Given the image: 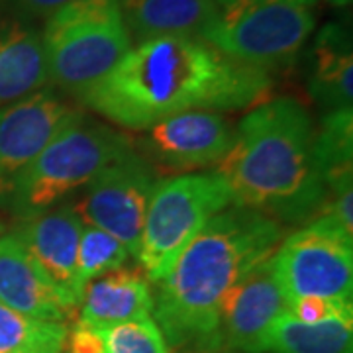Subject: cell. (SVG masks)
<instances>
[{
  "label": "cell",
  "mask_w": 353,
  "mask_h": 353,
  "mask_svg": "<svg viewBox=\"0 0 353 353\" xmlns=\"http://www.w3.org/2000/svg\"><path fill=\"white\" fill-rule=\"evenodd\" d=\"M271 77L238 63L201 38L138 43L83 99L102 118L148 130L189 110H240L269 99Z\"/></svg>",
  "instance_id": "6da1fadb"
},
{
  "label": "cell",
  "mask_w": 353,
  "mask_h": 353,
  "mask_svg": "<svg viewBox=\"0 0 353 353\" xmlns=\"http://www.w3.org/2000/svg\"><path fill=\"white\" fill-rule=\"evenodd\" d=\"M283 238L277 220L228 206L185 248L157 285V324L167 343L214 350L220 306L230 289L271 257Z\"/></svg>",
  "instance_id": "7a4b0ae2"
},
{
  "label": "cell",
  "mask_w": 353,
  "mask_h": 353,
  "mask_svg": "<svg viewBox=\"0 0 353 353\" xmlns=\"http://www.w3.org/2000/svg\"><path fill=\"white\" fill-rule=\"evenodd\" d=\"M314 136L312 118L296 99L265 101L234 130L214 173L226 181L236 206L277 222H301L318 214L326 196Z\"/></svg>",
  "instance_id": "3957f363"
},
{
  "label": "cell",
  "mask_w": 353,
  "mask_h": 353,
  "mask_svg": "<svg viewBox=\"0 0 353 353\" xmlns=\"http://www.w3.org/2000/svg\"><path fill=\"white\" fill-rule=\"evenodd\" d=\"M48 77L81 101L132 50L118 0H75L41 32Z\"/></svg>",
  "instance_id": "277c9868"
},
{
  "label": "cell",
  "mask_w": 353,
  "mask_h": 353,
  "mask_svg": "<svg viewBox=\"0 0 353 353\" xmlns=\"http://www.w3.org/2000/svg\"><path fill=\"white\" fill-rule=\"evenodd\" d=\"M128 152L132 145L124 134L90 122L83 114L51 139L28 167L8 206L22 220L48 212L88 187Z\"/></svg>",
  "instance_id": "5b68a950"
},
{
  "label": "cell",
  "mask_w": 353,
  "mask_h": 353,
  "mask_svg": "<svg viewBox=\"0 0 353 353\" xmlns=\"http://www.w3.org/2000/svg\"><path fill=\"white\" fill-rule=\"evenodd\" d=\"M316 0H250L222 8L202 41L238 63L271 73L294 61L312 36Z\"/></svg>",
  "instance_id": "8992f818"
},
{
  "label": "cell",
  "mask_w": 353,
  "mask_h": 353,
  "mask_svg": "<svg viewBox=\"0 0 353 353\" xmlns=\"http://www.w3.org/2000/svg\"><path fill=\"white\" fill-rule=\"evenodd\" d=\"M230 204L232 194L226 181L216 173H189L157 181L138 252L148 279L159 283L202 228Z\"/></svg>",
  "instance_id": "52a82bcc"
},
{
  "label": "cell",
  "mask_w": 353,
  "mask_h": 353,
  "mask_svg": "<svg viewBox=\"0 0 353 353\" xmlns=\"http://www.w3.org/2000/svg\"><path fill=\"white\" fill-rule=\"evenodd\" d=\"M271 263L287 306L303 296L353 301V238L326 218L283 240Z\"/></svg>",
  "instance_id": "ba28073f"
},
{
  "label": "cell",
  "mask_w": 353,
  "mask_h": 353,
  "mask_svg": "<svg viewBox=\"0 0 353 353\" xmlns=\"http://www.w3.org/2000/svg\"><path fill=\"white\" fill-rule=\"evenodd\" d=\"M155 185L157 179L148 161L128 152L88 183L75 208L85 224L108 232L138 259L141 230Z\"/></svg>",
  "instance_id": "9c48e42d"
},
{
  "label": "cell",
  "mask_w": 353,
  "mask_h": 353,
  "mask_svg": "<svg viewBox=\"0 0 353 353\" xmlns=\"http://www.w3.org/2000/svg\"><path fill=\"white\" fill-rule=\"evenodd\" d=\"M79 116L81 110L43 90L0 106V204H10L28 167Z\"/></svg>",
  "instance_id": "30bf717a"
},
{
  "label": "cell",
  "mask_w": 353,
  "mask_h": 353,
  "mask_svg": "<svg viewBox=\"0 0 353 353\" xmlns=\"http://www.w3.org/2000/svg\"><path fill=\"white\" fill-rule=\"evenodd\" d=\"M287 312L271 257L255 265L230 289L218 316L216 347L240 353H263V340L279 314Z\"/></svg>",
  "instance_id": "8fae6325"
},
{
  "label": "cell",
  "mask_w": 353,
  "mask_h": 353,
  "mask_svg": "<svg viewBox=\"0 0 353 353\" xmlns=\"http://www.w3.org/2000/svg\"><path fill=\"white\" fill-rule=\"evenodd\" d=\"M85 222L73 204H59L48 212L24 218L14 238L36 261L71 306H79L85 287L79 281L77 253Z\"/></svg>",
  "instance_id": "7c38bea8"
},
{
  "label": "cell",
  "mask_w": 353,
  "mask_h": 353,
  "mask_svg": "<svg viewBox=\"0 0 353 353\" xmlns=\"http://www.w3.org/2000/svg\"><path fill=\"white\" fill-rule=\"evenodd\" d=\"M234 141V130L214 110H189L148 128L143 145L159 165L192 171L218 163Z\"/></svg>",
  "instance_id": "4fadbf2b"
},
{
  "label": "cell",
  "mask_w": 353,
  "mask_h": 353,
  "mask_svg": "<svg viewBox=\"0 0 353 353\" xmlns=\"http://www.w3.org/2000/svg\"><path fill=\"white\" fill-rule=\"evenodd\" d=\"M0 304L30 318L61 324L75 310L12 234L0 236Z\"/></svg>",
  "instance_id": "5bb4252c"
},
{
  "label": "cell",
  "mask_w": 353,
  "mask_h": 353,
  "mask_svg": "<svg viewBox=\"0 0 353 353\" xmlns=\"http://www.w3.org/2000/svg\"><path fill=\"white\" fill-rule=\"evenodd\" d=\"M48 81L41 32L22 14L0 8V106L38 92Z\"/></svg>",
  "instance_id": "9a60e30c"
},
{
  "label": "cell",
  "mask_w": 353,
  "mask_h": 353,
  "mask_svg": "<svg viewBox=\"0 0 353 353\" xmlns=\"http://www.w3.org/2000/svg\"><path fill=\"white\" fill-rule=\"evenodd\" d=\"M152 281L141 267H118L92 279L81 299V322L90 326H112L153 314Z\"/></svg>",
  "instance_id": "2e32d148"
},
{
  "label": "cell",
  "mask_w": 353,
  "mask_h": 353,
  "mask_svg": "<svg viewBox=\"0 0 353 353\" xmlns=\"http://www.w3.org/2000/svg\"><path fill=\"white\" fill-rule=\"evenodd\" d=\"M130 38L138 43L155 38H201L220 6L214 0H118Z\"/></svg>",
  "instance_id": "e0dca14e"
},
{
  "label": "cell",
  "mask_w": 353,
  "mask_h": 353,
  "mask_svg": "<svg viewBox=\"0 0 353 353\" xmlns=\"http://www.w3.org/2000/svg\"><path fill=\"white\" fill-rule=\"evenodd\" d=\"M310 92L322 106L347 110L353 101V53L347 32L338 24H328L318 32L310 51Z\"/></svg>",
  "instance_id": "ac0fdd59"
},
{
  "label": "cell",
  "mask_w": 353,
  "mask_h": 353,
  "mask_svg": "<svg viewBox=\"0 0 353 353\" xmlns=\"http://www.w3.org/2000/svg\"><path fill=\"white\" fill-rule=\"evenodd\" d=\"M353 322L304 324L289 310L279 314L263 340V353H352Z\"/></svg>",
  "instance_id": "d6986e66"
},
{
  "label": "cell",
  "mask_w": 353,
  "mask_h": 353,
  "mask_svg": "<svg viewBox=\"0 0 353 353\" xmlns=\"http://www.w3.org/2000/svg\"><path fill=\"white\" fill-rule=\"evenodd\" d=\"M314 157L326 190L353 181V110H332L314 136Z\"/></svg>",
  "instance_id": "ffe728a7"
},
{
  "label": "cell",
  "mask_w": 353,
  "mask_h": 353,
  "mask_svg": "<svg viewBox=\"0 0 353 353\" xmlns=\"http://www.w3.org/2000/svg\"><path fill=\"white\" fill-rule=\"evenodd\" d=\"M67 326L0 304V353H65Z\"/></svg>",
  "instance_id": "44dd1931"
},
{
  "label": "cell",
  "mask_w": 353,
  "mask_h": 353,
  "mask_svg": "<svg viewBox=\"0 0 353 353\" xmlns=\"http://www.w3.org/2000/svg\"><path fill=\"white\" fill-rule=\"evenodd\" d=\"M128 259L130 252L122 241L116 240L101 228L85 224L77 253L79 281L83 287H87L92 279L102 277L118 267H124Z\"/></svg>",
  "instance_id": "7402d4cb"
},
{
  "label": "cell",
  "mask_w": 353,
  "mask_h": 353,
  "mask_svg": "<svg viewBox=\"0 0 353 353\" xmlns=\"http://www.w3.org/2000/svg\"><path fill=\"white\" fill-rule=\"evenodd\" d=\"M97 330L101 332L106 353H171L163 332L152 316Z\"/></svg>",
  "instance_id": "603a6c76"
},
{
  "label": "cell",
  "mask_w": 353,
  "mask_h": 353,
  "mask_svg": "<svg viewBox=\"0 0 353 353\" xmlns=\"http://www.w3.org/2000/svg\"><path fill=\"white\" fill-rule=\"evenodd\" d=\"M290 314L304 324H320L328 320L353 322V301L324 299V296H303L287 306Z\"/></svg>",
  "instance_id": "cb8c5ba5"
},
{
  "label": "cell",
  "mask_w": 353,
  "mask_h": 353,
  "mask_svg": "<svg viewBox=\"0 0 353 353\" xmlns=\"http://www.w3.org/2000/svg\"><path fill=\"white\" fill-rule=\"evenodd\" d=\"M67 353H106L99 330L85 322H77L75 328L67 330L65 350Z\"/></svg>",
  "instance_id": "d4e9b609"
},
{
  "label": "cell",
  "mask_w": 353,
  "mask_h": 353,
  "mask_svg": "<svg viewBox=\"0 0 353 353\" xmlns=\"http://www.w3.org/2000/svg\"><path fill=\"white\" fill-rule=\"evenodd\" d=\"M75 0H14V6L24 18H50L51 14L61 10L63 6Z\"/></svg>",
  "instance_id": "484cf974"
},
{
  "label": "cell",
  "mask_w": 353,
  "mask_h": 353,
  "mask_svg": "<svg viewBox=\"0 0 353 353\" xmlns=\"http://www.w3.org/2000/svg\"><path fill=\"white\" fill-rule=\"evenodd\" d=\"M218 6L226 8V6H232V4H238V2H250V0H214Z\"/></svg>",
  "instance_id": "4316f807"
},
{
  "label": "cell",
  "mask_w": 353,
  "mask_h": 353,
  "mask_svg": "<svg viewBox=\"0 0 353 353\" xmlns=\"http://www.w3.org/2000/svg\"><path fill=\"white\" fill-rule=\"evenodd\" d=\"M324 2H328V4H332V6H340V8L352 4V0H324Z\"/></svg>",
  "instance_id": "83f0119b"
},
{
  "label": "cell",
  "mask_w": 353,
  "mask_h": 353,
  "mask_svg": "<svg viewBox=\"0 0 353 353\" xmlns=\"http://www.w3.org/2000/svg\"><path fill=\"white\" fill-rule=\"evenodd\" d=\"M196 353H224V352H196ZM230 353V352H228Z\"/></svg>",
  "instance_id": "f1b7e54d"
},
{
  "label": "cell",
  "mask_w": 353,
  "mask_h": 353,
  "mask_svg": "<svg viewBox=\"0 0 353 353\" xmlns=\"http://www.w3.org/2000/svg\"><path fill=\"white\" fill-rule=\"evenodd\" d=\"M0 236H2V224H0Z\"/></svg>",
  "instance_id": "f546056e"
}]
</instances>
